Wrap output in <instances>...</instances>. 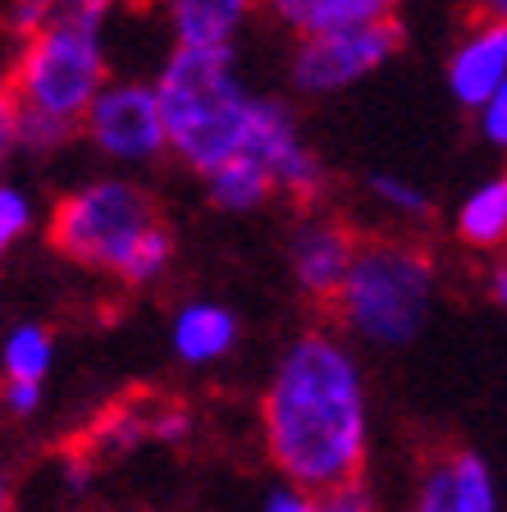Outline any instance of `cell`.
Instances as JSON below:
<instances>
[{"instance_id": "obj_1", "label": "cell", "mask_w": 507, "mask_h": 512, "mask_svg": "<svg viewBox=\"0 0 507 512\" xmlns=\"http://www.w3.org/2000/svg\"><path fill=\"white\" fill-rule=\"evenodd\" d=\"M265 453L302 494L361 480L370 453V403L357 352L338 334L293 339L261 394Z\"/></svg>"}, {"instance_id": "obj_2", "label": "cell", "mask_w": 507, "mask_h": 512, "mask_svg": "<svg viewBox=\"0 0 507 512\" xmlns=\"http://www.w3.org/2000/svg\"><path fill=\"white\" fill-rule=\"evenodd\" d=\"M151 92L165 124V151H174L192 174L206 179L243 151L252 92L238 74L233 46H174Z\"/></svg>"}, {"instance_id": "obj_3", "label": "cell", "mask_w": 507, "mask_h": 512, "mask_svg": "<svg viewBox=\"0 0 507 512\" xmlns=\"http://www.w3.org/2000/svg\"><path fill=\"white\" fill-rule=\"evenodd\" d=\"M439 266L412 238H366L357 243L348 275L329 298V311L352 339L375 348H407L430 325Z\"/></svg>"}, {"instance_id": "obj_4", "label": "cell", "mask_w": 507, "mask_h": 512, "mask_svg": "<svg viewBox=\"0 0 507 512\" xmlns=\"http://www.w3.org/2000/svg\"><path fill=\"white\" fill-rule=\"evenodd\" d=\"M110 14H115V0H55L51 23L14 55V101L23 110L78 124L92 96L110 83Z\"/></svg>"}, {"instance_id": "obj_5", "label": "cell", "mask_w": 507, "mask_h": 512, "mask_svg": "<svg viewBox=\"0 0 507 512\" xmlns=\"http://www.w3.org/2000/svg\"><path fill=\"white\" fill-rule=\"evenodd\" d=\"M151 224H160L151 192L138 179L101 174L55 202L51 243L64 261L119 279V270L128 266V256L147 238Z\"/></svg>"}, {"instance_id": "obj_6", "label": "cell", "mask_w": 507, "mask_h": 512, "mask_svg": "<svg viewBox=\"0 0 507 512\" xmlns=\"http://www.w3.org/2000/svg\"><path fill=\"white\" fill-rule=\"evenodd\" d=\"M78 138H87L96 156L119 170H142L169 156L156 92L142 78H110L78 119Z\"/></svg>"}, {"instance_id": "obj_7", "label": "cell", "mask_w": 507, "mask_h": 512, "mask_svg": "<svg viewBox=\"0 0 507 512\" xmlns=\"http://www.w3.org/2000/svg\"><path fill=\"white\" fill-rule=\"evenodd\" d=\"M402 28L398 19L370 23L348 32H320V37H297L288 78L302 96H338L348 87L366 83L398 55Z\"/></svg>"}, {"instance_id": "obj_8", "label": "cell", "mask_w": 507, "mask_h": 512, "mask_svg": "<svg viewBox=\"0 0 507 512\" xmlns=\"http://www.w3.org/2000/svg\"><path fill=\"white\" fill-rule=\"evenodd\" d=\"M243 156H252L265 170L270 188L297 206H316L329 188L325 160L311 151L293 106L279 101V96H252L247 133H243Z\"/></svg>"}, {"instance_id": "obj_9", "label": "cell", "mask_w": 507, "mask_h": 512, "mask_svg": "<svg viewBox=\"0 0 507 512\" xmlns=\"http://www.w3.org/2000/svg\"><path fill=\"white\" fill-rule=\"evenodd\" d=\"M357 243L361 238L352 234L348 220H338V215H302L293 224V234H288V275H293L297 293L311 302H325L338 293L343 275H348L352 256H357Z\"/></svg>"}, {"instance_id": "obj_10", "label": "cell", "mask_w": 507, "mask_h": 512, "mask_svg": "<svg viewBox=\"0 0 507 512\" xmlns=\"http://www.w3.org/2000/svg\"><path fill=\"white\" fill-rule=\"evenodd\" d=\"M412 512H503L498 476L485 453L453 448L425 462Z\"/></svg>"}, {"instance_id": "obj_11", "label": "cell", "mask_w": 507, "mask_h": 512, "mask_svg": "<svg viewBox=\"0 0 507 512\" xmlns=\"http://www.w3.org/2000/svg\"><path fill=\"white\" fill-rule=\"evenodd\" d=\"M444 87L462 110L476 115L489 96L507 92V23L503 19H480L453 46L444 69Z\"/></svg>"}, {"instance_id": "obj_12", "label": "cell", "mask_w": 507, "mask_h": 512, "mask_svg": "<svg viewBox=\"0 0 507 512\" xmlns=\"http://www.w3.org/2000/svg\"><path fill=\"white\" fill-rule=\"evenodd\" d=\"M238 316H233L224 302L211 298H192L174 311V325H169V348L179 357V366L188 371H201V366L224 362L233 348H238Z\"/></svg>"}, {"instance_id": "obj_13", "label": "cell", "mask_w": 507, "mask_h": 512, "mask_svg": "<svg viewBox=\"0 0 507 512\" xmlns=\"http://www.w3.org/2000/svg\"><path fill=\"white\" fill-rule=\"evenodd\" d=\"M174 46H238L256 0H160Z\"/></svg>"}, {"instance_id": "obj_14", "label": "cell", "mask_w": 507, "mask_h": 512, "mask_svg": "<svg viewBox=\"0 0 507 512\" xmlns=\"http://www.w3.org/2000/svg\"><path fill=\"white\" fill-rule=\"evenodd\" d=\"M279 28L297 37H320V32L370 28L398 14V0H261Z\"/></svg>"}, {"instance_id": "obj_15", "label": "cell", "mask_w": 507, "mask_h": 512, "mask_svg": "<svg viewBox=\"0 0 507 512\" xmlns=\"http://www.w3.org/2000/svg\"><path fill=\"white\" fill-rule=\"evenodd\" d=\"M453 229L476 252H489V256L503 252V243H507V179L503 174H489L485 183H476V188L466 192L453 211Z\"/></svg>"}, {"instance_id": "obj_16", "label": "cell", "mask_w": 507, "mask_h": 512, "mask_svg": "<svg viewBox=\"0 0 507 512\" xmlns=\"http://www.w3.org/2000/svg\"><path fill=\"white\" fill-rule=\"evenodd\" d=\"M206 197H211V206L224 215H252L275 197V188H270L261 165L238 151V156H229L224 165H215V170L206 174Z\"/></svg>"}, {"instance_id": "obj_17", "label": "cell", "mask_w": 507, "mask_h": 512, "mask_svg": "<svg viewBox=\"0 0 507 512\" xmlns=\"http://www.w3.org/2000/svg\"><path fill=\"white\" fill-rule=\"evenodd\" d=\"M55 366V339L37 320H19L5 339H0V380L46 384Z\"/></svg>"}, {"instance_id": "obj_18", "label": "cell", "mask_w": 507, "mask_h": 512, "mask_svg": "<svg viewBox=\"0 0 507 512\" xmlns=\"http://www.w3.org/2000/svg\"><path fill=\"white\" fill-rule=\"evenodd\" d=\"M366 192L375 197V202L384 206V211L393 215V220H407V224H425L434 215V202L430 192L421 188V183L402 179V174H370L366 179Z\"/></svg>"}, {"instance_id": "obj_19", "label": "cell", "mask_w": 507, "mask_h": 512, "mask_svg": "<svg viewBox=\"0 0 507 512\" xmlns=\"http://www.w3.org/2000/svg\"><path fill=\"white\" fill-rule=\"evenodd\" d=\"M169 266H174V234H169V224H151L147 238L128 256V266L119 270V279H124L128 288H147V284H156V279H165Z\"/></svg>"}, {"instance_id": "obj_20", "label": "cell", "mask_w": 507, "mask_h": 512, "mask_svg": "<svg viewBox=\"0 0 507 512\" xmlns=\"http://www.w3.org/2000/svg\"><path fill=\"white\" fill-rule=\"evenodd\" d=\"M87 444H92L96 453H106V458H115V453H128V448L147 444V407H115V412H106L92 426Z\"/></svg>"}, {"instance_id": "obj_21", "label": "cell", "mask_w": 507, "mask_h": 512, "mask_svg": "<svg viewBox=\"0 0 507 512\" xmlns=\"http://www.w3.org/2000/svg\"><path fill=\"white\" fill-rule=\"evenodd\" d=\"M74 138H78V124L37 115V110L19 106V138H14V147L19 151H28V156H55V151H64Z\"/></svg>"}, {"instance_id": "obj_22", "label": "cell", "mask_w": 507, "mask_h": 512, "mask_svg": "<svg viewBox=\"0 0 507 512\" xmlns=\"http://www.w3.org/2000/svg\"><path fill=\"white\" fill-rule=\"evenodd\" d=\"M32 220H37V206H32L28 188L0 179V266H5V256L23 243V234L32 229Z\"/></svg>"}, {"instance_id": "obj_23", "label": "cell", "mask_w": 507, "mask_h": 512, "mask_svg": "<svg viewBox=\"0 0 507 512\" xmlns=\"http://www.w3.org/2000/svg\"><path fill=\"white\" fill-rule=\"evenodd\" d=\"M197 430V416H192L188 403H156L147 407V439L156 444H183Z\"/></svg>"}, {"instance_id": "obj_24", "label": "cell", "mask_w": 507, "mask_h": 512, "mask_svg": "<svg viewBox=\"0 0 507 512\" xmlns=\"http://www.w3.org/2000/svg\"><path fill=\"white\" fill-rule=\"evenodd\" d=\"M55 14V0H10V10H5V37H37V32L51 23Z\"/></svg>"}, {"instance_id": "obj_25", "label": "cell", "mask_w": 507, "mask_h": 512, "mask_svg": "<svg viewBox=\"0 0 507 512\" xmlns=\"http://www.w3.org/2000/svg\"><path fill=\"white\" fill-rule=\"evenodd\" d=\"M316 512H375V499H370L366 480H348L338 490L316 494Z\"/></svg>"}, {"instance_id": "obj_26", "label": "cell", "mask_w": 507, "mask_h": 512, "mask_svg": "<svg viewBox=\"0 0 507 512\" xmlns=\"http://www.w3.org/2000/svg\"><path fill=\"white\" fill-rule=\"evenodd\" d=\"M476 133L489 147H507V92L489 96L485 106L476 110Z\"/></svg>"}, {"instance_id": "obj_27", "label": "cell", "mask_w": 507, "mask_h": 512, "mask_svg": "<svg viewBox=\"0 0 507 512\" xmlns=\"http://www.w3.org/2000/svg\"><path fill=\"white\" fill-rule=\"evenodd\" d=\"M0 407L10 416H32L42 407V384H23V380H0Z\"/></svg>"}, {"instance_id": "obj_28", "label": "cell", "mask_w": 507, "mask_h": 512, "mask_svg": "<svg viewBox=\"0 0 507 512\" xmlns=\"http://www.w3.org/2000/svg\"><path fill=\"white\" fill-rule=\"evenodd\" d=\"M14 138H19V101L5 83H0V179H5V160L14 156Z\"/></svg>"}, {"instance_id": "obj_29", "label": "cell", "mask_w": 507, "mask_h": 512, "mask_svg": "<svg viewBox=\"0 0 507 512\" xmlns=\"http://www.w3.org/2000/svg\"><path fill=\"white\" fill-rule=\"evenodd\" d=\"M261 512H316V494H302L293 485H275V490L265 494Z\"/></svg>"}, {"instance_id": "obj_30", "label": "cell", "mask_w": 507, "mask_h": 512, "mask_svg": "<svg viewBox=\"0 0 507 512\" xmlns=\"http://www.w3.org/2000/svg\"><path fill=\"white\" fill-rule=\"evenodd\" d=\"M489 298L507 302V266H503V256H494V270H489Z\"/></svg>"}, {"instance_id": "obj_31", "label": "cell", "mask_w": 507, "mask_h": 512, "mask_svg": "<svg viewBox=\"0 0 507 512\" xmlns=\"http://www.w3.org/2000/svg\"><path fill=\"white\" fill-rule=\"evenodd\" d=\"M476 10H480V19H503L507 0H476Z\"/></svg>"}, {"instance_id": "obj_32", "label": "cell", "mask_w": 507, "mask_h": 512, "mask_svg": "<svg viewBox=\"0 0 507 512\" xmlns=\"http://www.w3.org/2000/svg\"><path fill=\"white\" fill-rule=\"evenodd\" d=\"M10 508V490H5V476H0V512Z\"/></svg>"}]
</instances>
